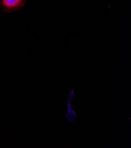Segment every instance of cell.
Wrapping results in <instances>:
<instances>
[{"instance_id":"obj_1","label":"cell","mask_w":131,"mask_h":148,"mask_svg":"<svg viewBox=\"0 0 131 148\" xmlns=\"http://www.w3.org/2000/svg\"><path fill=\"white\" fill-rule=\"evenodd\" d=\"M25 0H0V5L6 11H14L20 8Z\"/></svg>"}]
</instances>
